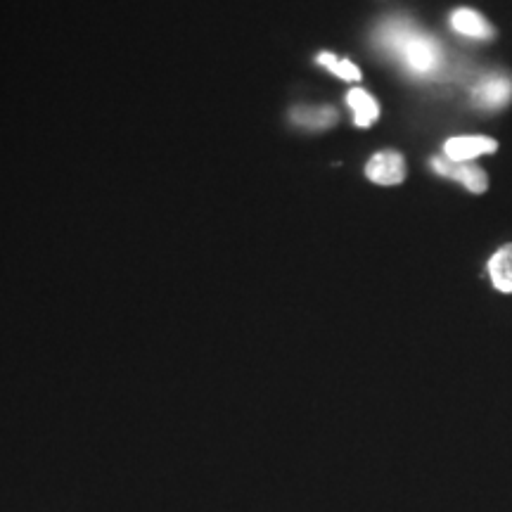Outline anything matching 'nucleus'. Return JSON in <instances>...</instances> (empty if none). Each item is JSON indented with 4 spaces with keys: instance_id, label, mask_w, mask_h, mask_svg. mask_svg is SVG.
I'll list each match as a JSON object with an SVG mask.
<instances>
[{
    "instance_id": "7ed1b4c3",
    "label": "nucleus",
    "mask_w": 512,
    "mask_h": 512,
    "mask_svg": "<svg viewBox=\"0 0 512 512\" xmlns=\"http://www.w3.org/2000/svg\"><path fill=\"white\" fill-rule=\"evenodd\" d=\"M432 169L437 171L439 176L458 181L467 192H472V195H482V192L489 190V176H486V171L475 162H451V159L446 157H434Z\"/></svg>"
},
{
    "instance_id": "6e6552de",
    "label": "nucleus",
    "mask_w": 512,
    "mask_h": 512,
    "mask_svg": "<svg viewBox=\"0 0 512 512\" xmlns=\"http://www.w3.org/2000/svg\"><path fill=\"white\" fill-rule=\"evenodd\" d=\"M347 105L354 114V124L358 128H370L380 119V102L363 88H351L347 93Z\"/></svg>"
},
{
    "instance_id": "f257e3e1",
    "label": "nucleus",
    "mask_w": 512,
    "mask_h": 512,
    "mask_svg": "<svg viewBox=\"0 0 512 512\" xmlns=\"http://www.w3.org/2000/svg\"><path fill=\"white\" fill-rule=\"evenodd\" d=\"M377 43L415 76L437 74L444 60L437 38L415 29L406 19H389L387 24H382L377 31Z\"/></svg>"
},
{
    "instance_id": "20e7f679",
    "label": "nucleus",
    "mask_w": 512,
    "mask_h": 512,
    "mask_svg": "<svg viewBox=\"0 0 512 512\" xmlns=\"http://www.w3.org/2000/svg\"><path fill=\"white\" fill-rule=\"evenodd\" d=\"M366 176L375 185H401L406 181V159L396 150H382L368 159Z\"/></svg>"
},
{
    "instance_id": "0eeeda50",
    "label": "nucleus",
    "mask_w": 512,
    "mask_h": 512,
    "mask_svg": "<svg viewBox=\"0 0 512 512\" xmlns=\"http://www.w3.org/2000/svg\"><path fill=\"white\" fill-rule=\"evenodd\" d=\"M294 126L304 128V131H328L337 124L339 114L335 107H294L290 112Z\"/></svg>"
},
{
    "instance_id": "39448f33",
    "label": "nucleus",
    "mask_w": 512,
    "mask_h": 512,
    "mask_svg": "<svg viewBox=\"0 0 512 512\" xmlns=\"http://www.w3.org/2000/svg\"><path fill=\"white\" fill-rule=\"evenodd\" d=\"M498 143L489 136H456L448 138L444 145V155L451 162H475L482 155H494Z\"/></svg>"
},
{
    "instance_id": "423d86ee",
    "label": "nucleus",
    "mask_w": 512,
    "mask_h": 512,
    "mask_svg": "<svg viewBox=\"0 0 512 512\" xmlns=\"http://www.w3.org/2000/svg\"><path fill=\"white\" fill-rule=\"evenodd\" d=\"M451 27L456 34L475 38V41H494L496 38V27L486 19L482 12L472 8H458L453 10L451 15Z\"/></svg>"
},
{
    "instance_id": "1a4fd4ad",
    "label": "nucleus",
    "mask_w": 512,
    "mask_h": 512,
    "mask_svg": "<svg viewBox=\"0 0 512 512\" xmlns=\"http://www.w3.org/2000/svg\"><path fill=\"white\" fill-rule=\"evenodd\" d=\"M489 275L498 292L512 294V242L503 245L494 256H491Z\"/></svg>"
},
{
    "instance_id": "f03ea898",
    "label": "nucleus",
    "mask_w": 512,
    "mask_h": 512,
    "mask_svg": "<svg viewBox=\"0 0 512 512\" xmlns=\"http://www.w3.org/2000/svg\"><path fill=\"white\" fill-rule=\"evenodd\" d=\"M472 100L479 110L498 112L512 102V74L508 72H489L475 83L472 88Z\"/></svg>"
},
{
    "instance_id": "9d476101",
    "label": "nucleus",
    "mask_w": 512,
    "mask_h": 512,
    "mask_svg": "<svg viewBox=\"0 0 512 512\" xmlns=\"http://www.w3.org/2000/svg\"><path fill=\"white\" fill-rule=\"evenodd\" d=\"M318 64L320 67L328 69L330 74H335L344 81H361V69H358L351 60H339V57L332 53H320Z\"/></svg>"
}]
</instances>
